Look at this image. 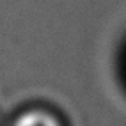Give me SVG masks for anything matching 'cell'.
Returning a JSON list of instances; mask_svg holds the SVG:
<instances>
[{"instance_id":"cell-1","label":"cell","mask_w":126,"mask_h":126,"mask_svg":"<svg viewBox=\"0 0 126 126\" xmlns=\"http://www.w3.org/2000/svg\"><path fill=\"white\" fill-rule=\"evenodd\" d=\"M16 126H59V123L46 112H29L20 117Z\"/></svg>"}]
</instances>
